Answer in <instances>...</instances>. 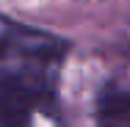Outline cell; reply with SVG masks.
<instances>
[{
  "label": "cell",
  "instance_id": "cell-1",
  "mask_svg": "<svg viewBox=\"0 0 130 127\" xmlns=\"http://www.w3.org/2000/svg\"><path fill=\"white\" fill-rule=\"evenodd\" d=\"M44 64H6L0 66V124L30 127L33 116L53 102V88Z\"/></svg>",
  "mask_w": 130,
  "mask_h": 127
},
{
  "label": "cell",
  "instance_id": "cell-3",
  "mask_svg": "<svg viewBox=\"0 0 130 127\" xmlns=\"http://www.w3.org/2000/svg\"><path fill=\"white\" fill-rule=\"evenodd\" d=\"M100 127H130V91L119 86H105L97 97Z\"/></svg>",
  "mask_w": 130,
  "mask_h": 127
},
{
  "label": "cell",
  "instance_id": "cell-2",
  "mask_svg": "<svg viewBox=\"0 0 130 127\" xmlns=\"http://www.w3.org/2000/svg\"><path fill=\"white\" fill-rule=\"evenodd\" d=\"M67 50L64 42H58L50 33L30 30L17 22L0 20V61L6 64H44L53 66Z\"/></svg>",
  "mask_w": 130,
  "mask_h": 127
}]
</instances>
